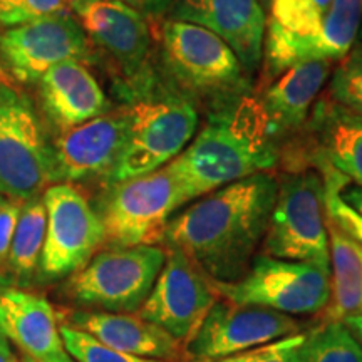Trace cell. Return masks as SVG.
Here are the masks:
<instances>
[{
	"instance_id": "cell-5",
	"label": "cell",
	"mask_w": 362,
	"mask_h": 362,
	"mask_svg": "<svg viewBox=\"0 0 362 362\" xmlns=\"http://www.w3.org/2000/svg\"><path fill=\"white\" fill-rule=\"evenodd\" d=\"M200 124L187 94H166L131 104L128 141L107 176L110 185L165 168L185 151Z\"/></svg>"
},
{
	"instance_id": "cell-34",
	"label": "cell",
	"mask_w": 362,
	"mask_h": 362,
	"mask_svg": "<svg viewBox=\"0 0 362 362\" xmlns=\"http://www.w3.org/2000/svg\"><path fill=\"white\" fill-rule=\"evenodd\" d=\"M259 349H260V347H259ZM259 349L247 351V352H242V354H237V356H230V357H225V359L211 361V362H253V361H255L257 351H259Z\"/></svg>"
},
{
	"instance_id": "cell-26",
	"label": "cell",
	"mask_w": 362,
	"mask_h": 362,
	"mask_svg": "<svg viewBox=\"0 0 362 362\" xmlns=\"http://www.w3.org/2000/svg\"><path fill=\"white\" fill-rule=\"evenodd\" d=\"M327 101L339 110L362 117V44L354 45L332 72Z\"/></svg>"
},
{
	"instance_id": "cell-30",
	"label": "cell",
	"mask_w": 362,
	"mask_h": 362,
	"mask_svg": "<svg viewBox=\"0 0 362 362\" xmlns=\"http://www.w3.org/2000/svg\"><path fill=\"white\" fill-rule=\"evenodd\" d=\"M305 337L307 334H297L260 347L253 362H304Z\"/></svg>"
},
{
	"instance_id": "cell-33",
	"label": "cell",
	"mask_w": 362,
	"mask_h": 362,
	"mask_svg": "<svg viewBox=\"0 0 362 362\" xmlns=\"http://www.w3.org/2000/svg\"><path fill=\"white\" fill-rule=\"evenodd\" d=\"M347 325V329L351 330L352 336L362 344V315H349L342 320Z\"/></svg>"
},
{
	"instance_id": "cell-8",
	"label": "cell",
	"mask_w": 362,
	"mask_h": 362,
	"mask_svg": "<svg viewBox=\"0 0 362 362\" xmlns=\"http://www.w3.org/2000/svg\"><path fill=\"white\" fill-rule=\"evenodd\" d=\"M216 296L240 305H255L287 315L319 314L327 309L330 270L305 262L255 255L242 279L214 282Z\"/></svg>"
},
{
	"instance_id": "cell-32",
	"label": "cell",
	"mask_w": 362,
	"mask_h": 362,
	"mask_svg": "<svg viewBox=\"0 0 362 362\" xmlns=\"http://www.w3.org/2000/svg\"><path fill=\"white\" fill-rule=\"evenodd\" d=\"M173 0H143V11L151 17H161L170 11Z\"/></svg>"
},
{
	"instance_id": "cell-2",
	"label": "cell",
	"mask_w": 362,
	"mask_h": 362,
	"mask_svg": "<svg viewBox=\"0 0 362 362\" xmlns=\"http://www.w3.org/2000/svg\"><path fill=\"white\" fill-rule=\"evenodd\" d=\"M277 139L255 96L242 94L214 106L197 138L168 163L185 200L274 168Z\"/></svg>"
},
{
	"instance_id": "cell-14",
	"label": "cell",
	"mask_w": 362,
	"mask_h": 362,
	"mask_svg": "<svg viewBox=\"0 0 362 362\" xmlns=\"http://www.w3.org/2000/svg\"><path fill=\"white\" fill-rule=\"evenodd\" d=\"M218 300L211 280L180 250H166L165 265L138 315L187 346Z\"/></svg>"
},
{
	"instance_id": "cell-38",
	"label": "cell",
	"mask_w": 362,
	"mask_h": 362,
	"mask_svg": "<svg viewBox=\"0 0 362 362\" xmlns=\"http://www.w3.org/2000/svg\"><path fill=\"white\" fill-rule=\"evenodd\" d=\"M121 2L128 4V6L138 8V11H143V0H121Z\"/></svg>"
},
{
	"instance_id": "cell-11",
	"label": "cell",
	"mask_w": 362,
	"mask_h": 362,
	"mask_svg": "<svg viewBox=\"0 0 362 362\" xmlns=\"http://www.w3.org/2000/svg\"><path fill=\"white\" fill-rule=\"evenodd\" d=\"M47 211L39 272L45 279L74 275L104 243V226L86 194L71 183L52 185L44 192Z\"/></svg>"
},
{
	"instance_id": "cell-17",
	"label": "cell",
	"mask_w": 362,
	"mask_h": 362,
	"mask_svg": "<svg viewBox=\"0 0 362 362\" xmlns=\"http://www.w3.org/2000/svg\"><path fill=\"white\" fill-rule=\"evenodd\" d=\"M0 329L34 362H74L62 342L56 310L42 296L0 284Z\"/></svg>"
},
{
	"instance_id": "cell-27",
	"label": "cell",
	"mask_w": 362,
	"mask_h": 362,
	"mask_svg": "<svg viewBox=\"0 0 362 362\" xmlns=\"http://www.w3.org/2000/svg\"><path fill=\"white\" fill-rule=\"evenodd\" d=\"M62 342L69 356L78 362H165L156 359H144V357L129 356L124 352L104 346L103 342L90 337L83 330L72 327L69 324L59 325Z\"/></svg>"
},
{
	"instance_id": "cell-20",
	"label": "cell",
	"mask_w": 362,
	"mask_h": 362,
	"mask_svg": "<svg viewBox=\"0 0 362 362\" xmlns=\"http://www.w3.org/2000/svg\"><path fill=\"white\" fill-rule=\"evenodd\" d=\"M330 69V61H307L267 81L269 84L255 98L275 139L297 131L309 119L312 104L329 79Z\"/></svg>"
},
{
	"instance_id": "cell-40",
	"label": "cell",
	"mask_w": 362,
	"mask_h": 362,
	"mask_svg": "<svg viewBox=\"0 0 362 362\" xmlns=\"http://www.w3.org/2000/svg\"><path fill=\"white\" fill-rule=\"evenodd\" d=\"M359 40H361L359 44H362V22H361V30H359Z\"/></svg>"
},
{
	"instance_id": "cell-18",
	"label": "cell",
	"mask_w": 362,
	"mask_h": 362,
	"mask_svg": "<svg viewBox=\"0 0 362 362\" xmlns=\"http://www.w3.org/2000/svg\"><path fill=\"white\" fill-rule=\"evenodd\" d=\"M66 324L124 354L165 362H188L183 344L138 314L78 310L69 314Z\"/></svg>"
},
{
	"instance_id": "cell-22",
	"label": "cell",
	"mask_w": 362,
	"mask_h": 362,
	"mask_svg": "<svg viewBox=\"0 0 362 362\" xmlns=\"http://www.w3.org/2000/svg\"><path fill=\"white\" fill-rule=\"evenodd\" d=\"M332 296L325 309L327 322L362 315V245L327 220Z\"/></svg>"
},
{
	"instance_id": "cell-16",
	"label": "cell",
	"mask_w": 362,
	"mask_h": 362,
	"mask_svg": "<svg viewBox=\"0 0 362 362\" xmlns=\"http://www.w3.org/2000/svg\"><path fill=\"white\" fill-rule=\"evenodd\" d=\"M170 21L200 25L228 44L247 72L260 66L267 17L259 0H173Z\"/></svg>"
},
{
	"instance_id": "cell-41",
	"label": "cell",
	"mask_w": 362,
	"mask_h": 362,
	"mask_svg": "<svg viewBox=\"0 0 362 362\" xmlns=\"http://www.w3.org/2000/svg\"><path fill=\"white\" fill-rule=\"evenodd\" d=\"M22 362H34V361L29 359V357H24V361H22Z\"/></svg>"
},
{
	"instance_id": "cell-1",
	"label": "cell",
	"mask_w": 362,
	"mask_h": 362,
	"mask_svg": "<svg viewBox=\"0 0 362 362\" xmlns=\"http://www.w3.org/2000/svg\"><path fill=\"white\" fill-rule=\"evenodd\" d=\"M279 180L262 171L205 194L166 225L163 242L214 282L242 279L265 237Z\"/></svg>"
},
{
	"instance_id": "cell-4",
	"label": "cell",
	"mask_w": 362,
	"mask_h": 362,
	"mask_svg": "<svg viewBox=\"0 0 362 362\" xmlns=\"http://www.w3.org/2000/svg\"><path fill=\"white\" fill-rule=\"evenodd\" d=\"M161 49L166 69L185 93L210 99L214 106L247 93L238 57L210 30L168 19L161 25Z\"/></svg>"
},
{
	"instance_id": "cell-25",
	"label": "cell",
	"mask_w": 362,
	"mask_h": 362,
	"mask_svg": "<svg viewBox=\"0 0 362 362\" xmlns=\"http://www.w3.org/2000/svg\"><path fill=\"white\" fill-rule=\"evenodd\" d=\"M304 362H362V346L346 324L332 320L307 334Z\"/></svg>"
},
{
	"instance_id": "cell-15",
	"label": "cell",
	"mask_w": 362,
	"mask_h": 362,
	"mask_svg": "<svg viewBox=\"0 0 362 362\" xmlns=\"http://www.w3.org/2000/svg\"><path fill=\"white\" fill-rule=\"evenodd\" d=\"M129 128L131 106H121L61 133L52 144L56 183L107 178L126 146Z\"/></svg>"
},
{
	"instance_id": "cell-10",
	"label": "cell",
	"mask_w": 362,
	"mask_h": 362,
	"mask_svg": "<svg viewBox=\"0 0 362 362\" xmlns=\"http://www.w3.org/2000/svg\"><path fill=\"white\" fill-rule=\"evenodd\" d=\"M56 183L52 146L33 103L13 86L0 88V194L25 203Z\"/></svg>"
},
{
	"instance_id": "cell-21",
	"label": "cell",
	"mask_w": 362,
	"mask_h": 362,
	"mask_svg": "<svg viewBox=\"0 0 362 362\" xmlns=\"http://www.w3.org/2000/svg\"><path fill=\"white\" fill-rule=\"evenodd\" d=\"M309 129L314 168L334 170L362 187V117L324 99L315 106Z\"/></svg>"
},
{
	"instance_id": "cell-12",
	"label": "cell",
	"mask_w": 362,
	"mask_h": 362,
	"mask_svg": "<svg viewBox=\"0 0 362 362\" xmlns=\"http://www.w3.org/2000/svg\"><path fill=\"white\" fill-rule=\"evenodd\" d=\"M93 57V45L72 16L42 17L0 33V64L8 78L22 84L39 83L61 62Z\"/></svg>"
},
{
	"instance_id": "cell-6",
	"label": "cell",
	"mask_w": 362,
	"mask_h": 362,
	"mask_svg": "<svg viewBox=\"0 0 362 362\" xmlns=\"http://www.w3.org/2000/svg\"><path fill=\"white\" fill-rule=\"evenodd\" d=\"M183 205L187 200L168 165L112 183L98 211L104 226V243L136 247L163 242L166 225Z\"/></svg>"
},
{
	"instance_id": "cell-9",
	"label": "cell",
	"mask_w": 362,
	"mask_h": 362,
	"mask_svg": "<svg viewBox=\"0 0 362 362\" xmlns=\"http://www.w3.org/2000/svg\"><path fill=\"white\" fill-rule=\"evenodd\" d=\"M165 260L166 250L158 245L111 247L76 272L67 291L81 305L134 314L146 302Z\"/></svg>"
},
{
	"instance_id": "cell-3",
	"label": "cell",
	"mask_w": 362,
	"mask_h": 362,
	"mask_svg": "<svg viewBox=\"0 0 362 362\" xmlns=\"http://www.w3.org/2000/svg\"><path fill=\"white\" fill-rule=\"evenodd\" d=\"M262 253L330 270L325 187L315 168L291 171L279 180Z\"/></svg>"
},
{
	"instance_id": "cell-39",
	"label": "cell",
	"mask_w": 362,
	"mask_h": 362,
	"mask_svg": "<svg viewBox=\"0 0 362 362\" xmlns=\"http://www.w3.org/2000/svg\"><path fill=\"white\" fill-rule=\"evenodd\" d=\"M11 347V342L7 341L6 334H4V330L0 329V349H8Z\"/></svg>"
},
{
	"instance_id": "cell-13",
	"label": "cell",
	"mask_w": 362,
	"mask_h": 362,
	"mask_svg": "<svg viewBox=\"0 0 362 362\" xmlns=\"http://www.w3.org/2000/svg\"><path fill=\"white\" fill-rule=\"evenodd\" d=\"M300 334L292 315L255 305L216 300L185 352L188 362H211Z\"/></svg>"
},
{
	"instance_id": "cell-29",
	"label": "cell",
	"mask_w": 362,
	"mask_h": 362,
	"mask_svg": "<svg viewBox=\"0 0 362 362\" xmlns=\"http://www.w3.org/2000/svg\"><path fill=\"white\" fill-rule=\"evenodd\" d=\"M22 203L0 197V280L7 277V262Z\"/></svg>"
},
{
	"instance_id": "cell-24",
	"label": "cell",
	"mask_w": 362,
	"mask_h": 362,
	"mask_svg": "<svg viewBox=\"0 0 362 362\" xmlns=\"http://www.w3.org/2000/svg\"><path fill=\"white\" fill-rule=\"evenodd\" d=\"M362 22V0H332L310 61H341L354 47Z\"/></svg>"
},
{
	"instance_id": "cell-28",
	"label": "cell",
	"mask_w": 362,
	"mask_h": 362,
	"mask_svg": "<svg viewBox=\"0 0 362 362\" xmlns=\"http://www.w3.org/2000/svg\"><path fill=\"white\" fill-rule=\"evenodd\" d=\"M74 0H19L2 27H16L49 16H72Z\"/></svg>"
},
{
	"instance_id": "cell-35",
	"label": "cell",
	"mask_w": 362,
	"mask_h": 362,
	"mask_svg": "<svg viewBox=\"0 0 362 362\" xmlns=\"http://www.w3.org/2000/svg\"><path fill=\"white\" fill-rule=\"evenodd\" d=\"M19 0H0V27H2L6 17L17 7Z\"/></svg>"
},
{
	"instance_id": "cell-36",
	"label": "cell",
	"mask_w": 362,
	"mask_h": 362,
	"mask_svg": "<svg viewBox=\"0 0 362 362\" xmlns=\"http://www.w3.org/2000/svg\"><path fill=\"white\" fill-rule=\"evenodd\" d=\"M0 362H19L11 347L8 349H0Z\"/></svg>"
},
{
	"instance_id": "cell-19",
	"label": "cell",
	"mask_w": 362,
	"mask_h": 362,
	"mask_svg": "<svg viewBox=\"0 0 362 362\" xmlns=\"http://www.w3.org/2000/svg\"><path fill=\"white\" fill-rule=\"evenodd\" d=\"M39 96L45 116L61 133L111 110L98 79L79 61L61 62L45 72L39 79Z\"/></svg>"
},
{
	"instance_id": "cell-31",
	"label": "cell",
	"mask_w": 362,
	"mask_h": 362,
	"mask_svg": "<svg viewBox=\"0 0 362 362\" xmlns=\"http://www.w3.org/2000/svg\"><path fill=\"white\" fill-rule=\"evenodd\" d=\"M351 180H347L346 183L342 185L341 189H339V194L344 202L349 205L352 210L357 211L362 218V187L361 185H349Z\"/></svg>"
},
{
	"instance_id": "cell-37",
	"label": "cell",
	"mask_w": 362,
	"mask_h": 362,
	"mask_svg": "<svg viewBox=\"0 0 362 362\" xmlns=\"http://www.w3.org/2000/svg\"><path fill=\"white\" fill-rule=\"evenodd\" d=\"M2 86H12V79L8 78V74L4 71L2 64H0V88H2Z\"/></svg>"
},
{
	"instance_id": "cell-7",
	"label": "cell",
	"mask_w": 362,
	"mask_h": 362,
	"mask_svg": "<svg viewBox=\"0 0 362 362\" xmlns=\"http://www.w3.org/2000/svg\"><path fill=\"white\" fill-rule=\"evenodd\" d=\"M74 12L90 45L107 56L126 96L146 98L155 81L144 13L121 0H74Z\"/></svg>"
},
{
	"instance_id": "cell-23",
	"label": "cell",
	"mask_w": 362,
	"mask_h": 362,
	"mask_svg": "<svg viewBox=\"0 0 362 362\" xmlns=\"http://www.w3.org/2000/svg\"><path fill=\"white\" fill-rule=\"evenodd\" d=\"M45 228H47V211L44 202L37 197L22 203L7 262V275L19 280L21 284L29 282L37 274Z\"/></svg>"
}]
</instances>
